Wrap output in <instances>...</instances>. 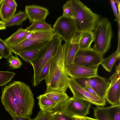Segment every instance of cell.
<instances>
[{
  "label": "cell",
  "mask_w": 120,
  "mask_h": 120,
  "mask_svg": "<svg viewBox=\"0 0 120 120\" xmlns=\"http://www.w3.org/2000/svg\"><path fill=\"white\" fill-rule=\"evenodd\" d=\"M68 42L59 45L54 51L48 73L45 79V92L57 90L66 92L70 78L67 72L65 60Z\"/></svg>",
  "instance_id": "cell-1"
},
{
  "label": "cell",
  "mask_w": 120,
  "mask_h": 120,
  "mask_svg": "<svg viewBox=\"0 0 120 120\" xmlns=\"http://www.w3.org/2000/svg\"><path fill=\"white\" fill-rule=\"evenodd\" d=\"M75 10L73 19L77 31L82 33L87 31L93 32L100 19V16L93 12L79 0H72Z\"/></svg>",
  "instance_id": "cell-2"
},
{
  "label": "cell",
  "mask_w": 120,
  "mask_h": 120,
  "mask_svg": "<svg viewBox=\"0 0 120 120\" xmlns=\"http://www.w3.org/2000/svg\"><path fill=\"white\" fill-rule=\"evenodd\" d=\"M62 40L60 37L54 34L52 39L41 49L34 60L30 63L34 70L32 83L34 87L38 86V78L43 68L55 50L61 44Z\"/></svg>",
  "instance_id": "cell-3"
},
{
  "label": "cell",
  "mask_w": 120,
  "mask_h": 120,
  "mask_svg": "<svg viewBox=\"0 0 120 120\" xmlns=\"http://www.w3.org/2000/svg\"><path fill=\"white\" fill-rule=\"evenodd\" d=\"M8 85L15 93L22 116L30 117L35 105L33 94L30 87L19 81H14L9 83Z\"/></svg>",
  "instance_id": "cell-4"
},
{
  "label": "cell",
  "mask_w": 120,
  "mask_h": 120,
  "mask_svg": "<svg viewBox=\"0 0 120 120\" xmlns=\"http://www.w3.org/2000/svg\"><path fill=\"white\" fill-rule=\"evenodd\" d=\"M93 33L94 44L93 48L103 55L110 46L113 36L111 22L106 18L100 19Z\"/></svg>",
  "instance_id": "cell-5"
},
{
  "label": "cell",
  "mask_w": 120,
  "mask_h": 120,
  "mask_svg": "<svg viewBox=\"0 0 120 120\" xmlns=\"http://www.w3.org/2000/svg\"><path fill=\"white\" fill-rule=\"evenodd\" d=\"M91 104L86 101L72 97L60 105L57 109L70 117L85 116L89 113Z\"/></svg>",
  "instance_id": "cell-6"
},
{
  "label": "cell",
  "mask_w": 120,
  "mask_h": 120,
  "mask_svg": "<svg viewBox=\"0 0 120 120\" xmlns=\"http://www.w3.org/2000/svg\"><path fill=\"white\" fill-rule=\"evenodd\" d=\"M52 29L54 34L60 37L65 42H69L78 32L74 19L63 15L57 19Z\"/></svg>",
  "instance_id": "cell-7"
},
{
  "label": "cell",
  "mask_w": 120,
  "mask_h": 120,
  "mask_svg": "<svg viewBox=\"0 0 120 120\" xmlns=\"http://www.w3.org/2000/svg\"><path fill=\"white\" fill-rule=\"evenodd\" d=\"M103 55L91 47L79 49L75 57L73 63L90 69H98L103 59Z\"/></svg>",
  "instance_id": "cell-8"
},
{
  "label": "cell",
  "mask_w": 120,
  "mask_h": 120,
  "mask_svg": "<svg viewBox=\"0 0 120 120\" xmlns=\"http://www.w3.org/2000/svg\"><path fill=\"white\" fill-rule=\"evenodd\" d=\"M73 79L83 88L86 86L90 87L98 97L105 99V94L110 83L108 79L98 75L87 78Z\"/></svg>",
  "instance_id": "cell-9"
},
{
  "label": "cell",
  "mask_w": 120,
  "mask_h": 120,
  "mask_svg": "<svg viewBox=\"0 0 120 120\" xmlns=\"http://www.w3.org/2000/svg\"><path fill=\"white\" fill-rule=\"evenodd\" d=\"M68 87L73 97L86 101L97 106H103L106 104L105 99L90 93L71 78L69 79Z\"/></svg>",
  "instance_id": "cell-10"
},
{
  "label": "cell",
  "mask_w": 120,
  "mask_h": 120,
  "mask_svg": "<svg viewBox=\"0 0 120 120\" xmlns=\"http://www.w3.org/2000/svg\"><path fill=\"white\" fill-rule=\"evenodd\" d=\"M120 63L117 66L115 73L110 76V81L105 98L112 105L120 104Z\"/></svg>",
  "instance_id": "cell-11"
},
{
  "label": "cell",
  "mask_w": 120,
  "mask_h": 120,
  "mask_svg": "<svg viewBox=\"0 0 120 120\" xmlns=\"http://www.w3.org/2000/svg\"><path fill=\"white\" fill-rule=\"evenodd\" d=\"M1 98L5 110L12 117L22 116L15 93L9 85L2 88Z\"/></svg>",
  "instance_id": "cell-12"
},
{
  "label": "cell",
  "mask_w": 120,
  "mask_h": 120,
  "mask_svg": "<svg viewBox=\"0 0 120 120\" xmlns=\"http://www.w3.org/2000/svg\"><path fill=\"white\" fill-rule=\"evenodd\" d=\"M94 116L98 120H120V104L94 109Z\"/></svg>",
  "instance_id": "cell-13"
},
{
  "label": "cell",
  "mask_w": 120,
  "mask_h": 120,
  "mask_svg": "<svg viewBox=\"0 0 120 120\" xmlns=\"http://www.w3.org/2000/svg\"><path fill=\"white\" fill-rule=\"evenodd\" d=\"M68 75L73 79L87 78L98 75V69H92L74 63L66 67Z\"/></svg>",
  "instance_id": "cell-14"
},
{
  "label": "cell",
  "mask_w": 120,
  "mask_h": 120,
  "mask_svg": "<svg viewBox=\"0 0 120 120\" xmlns=\"http://www.w3.org/2000/svg\"><path fill=\"white\" fill-rule=\"evenodd\" d=\"M49 41L33 39L25 40L9 47L12 52L17 55L21 52L42 48Z\"/></svg>",
  "instance_id": "cell-15"
},
{
  "label": "cell",
  "mask_w": 120,
  "mask_h": 120,
  "mask_svg": "<svg viewBox=\"0 0 120 120\" xmlns=\"http://www.w3.org/2000/svg\"><path fill=\"white\" fill-rule=\"evenodd\" d=\"M25 12L30 22L45 21L47 17L49 14L47 8L38 6H26Z\"/></svg>",
  "instance_id": "cell-16"
},
{
  "label": "cell",
  "mask_w": 120,
  "mask_h": 120,
  "mask_svg": "<svg viewBox=\"0 0 120 120\" xmlns=\"http://www.w3.org/2000/svg\"><path fill=\"white\" fill-rule=\"evenodd\" d=\"M81 33L76 35L68 42L65 60L66 67L74 62L75 56L79 49V41Z\"/></svg>",
  "instance_id": "cell-17"
},
{
  "label": "cell",
  "mask_w": 120,
  "mask_h": 120,
  "mask_svg": "<svg viewBox=\"0 0 120 120\" xmlns=\"http://www.w3.org/2000/svg\"><path fill=\"white\" fill-rule=\"evenodd\" d=\"M38 104L40 110L45 112H53L59 106L53 101L45 95L44 94L37 97Z\"/></svg>",
  "instance_id": "cell-18"
},
{
  "label": "cell",
  "mask_w": 120,
  "mask_h": 120,
  "mask_svg": "<svg viewBox=\"0 0 120 120\" xmlns=\"http://www.w3.org/2000/svg\"><path fill=\"white\" fill-rule=\"evenodd\" d=\"M31 32L19 28L10 36L4 40L9 46L17 44L22 41Z\"/></svg>",
  "instance_id": "cell-19"
},
{
  "label": "cell",
  "mask_w": 120,
  "mask_h": 120,
  "mask_svg": "<svg viewBox=\"0 0 120 120\" xmlns=\"http://www.w3.org/2000/svg\"><path fill=\"white\" fill-rule=\"evenodd\" d=\"M44 94L53 101L59 106L69 98L66 92L57 90L45 92Z\"/></svg>",
  "instance_id": "cell-20"
},
{
  "label": "cell",
  "mask_w": 120,
  "mask_h": 120,
  "mask_svg": "<svg viewBox=\"0 0 120 120\" xmlns=\"http://www.w3.org/2000/svg\"><path fill=\"white\" fill-rule=\"evenodd\" d=\"M94 40L93 32L87 31L81 33L79 41V49H83L91 47Z\"/></svg>",
  "instance_id": "cell-21"
},
{
  "label": "cell",
  "mask_w": 120,
  "mask_h": 120,
  "mask_svg": "<svg viewBox=\"0 0 120 120\" xmlns=\"http://www.w3.org/2000/svg\"><path fill=\"white\" fill-rule=\"evenodd\" d=\"M120 57V48H117L116 50L108 57L103 58L101 64L107 71L110 72L116 61Z\"/></svg>",
  "instance_id": "cell-22"
},
{
  "label": "cell",
  "mask_w": 120,
  "mask_h": 120,
  "mask_svg": "<svg viewBox=\"0 0 120 120\" xmlns=\"http://www.w3.org/2000/svg\"><path fill=\"white\" fill-rule=\"evenodd\" d=\"M25 29L30 32H48L52 31L51 25L45 21L33 22Z\"/></svg>",
  "instance_id": "cell-23"
},
{
  "label": "cell",
  "mask_w": 120,
  "mask_h": 120,
  "mask_svg": "<svg viewBox=\"0 0 120 120\" xmlns=\"http://www.w3.org/2000/svg\"><path fill=\"white\" fill-rule=\"evenodd\" d=\"M28 18L25 11H19L9 20L5 22L6 27L15 25H19Z\"/></svg>",
  "instance_id": "cell-24"
},
{
  "label": "cell",
  "mask_w": 120,
  "mask_h": 120,
  "mask_svg": "<svg viewBox=\"0 0 120 120\" xmlns=\"http://www.w3.org/2000/svg\"><path fill=\"white\" fill-rule=\"evenodd\" d=\"M54 35L52 31L48 32H31L23 40L33 39L49 41L52 39Z\"/></svg>",
  "instance_id": "cell-25"
},
{
  "label": "cell",
  "mask_w": 120,
  "mask_h": 120,
  "mask_svg": "<svg viewBox=\"0 0 120 120\" xmlns=\"http://www.w3.org/2000/svg\"><path fill=\"white\" fill-rule=\"evenodd\" d=\"M16 10L6 6L3 1L0 7V18L1 21L5 22L9 20L14 15Z\"/></svg>",
  "instance_id": "cell-26"
},
{
  "label": "cell",
  "mask_w": 120,
  "mask_h": 120,
  "mask_svg": "<svg viewBox=\"0 0 120 120\" xmlns=\"http://www.w3.org/2000/svg\"><path fill=\"white\" fill-rule=\"evenodd\" d=\"M42 47L21 52L18 53L17 55H19L25 61L30 64Z\"/></svg>",
  "instance_id": "cell-27"
},
{
  "label": "cell",
  "mask_w": 120,
  "mask_h": 120,
  "mask_svg": "<svg viewBox=\"0 0 120 120\" xmlns=\"http://www.w3.org/2000/svg\"><path fill=\"white\" fill-rule=\"evenodd\" d=\"M63 15L74 19L75 16V10L72 0L67 1L63 7Z\"/></svg>",
  "instance_id": "cell-28"
},
{
  "label": "cell",
  "mask_w": 120,
  "mask_h": 120,
  "mask_svg": "<svg viewBox=\"0 0 120 120\" xmlns=\"http://www.w3.org/2000/svg\"><path fill=\"white\" fill-rule=\"evenodd\" d=\"M15 74L12 72L0 71V86H4L10 82Z\"/></svg>",
  "instance_id": "cell-29"
},
{
  "label": "cell",
  "mask_w": 120,
  "mask_h": 120,
  "mask_svg": "<svg viewBox=\"0 0 120 120\" xmlns=\"http://www.w3.org/2000/svg\"><path fill=\"white\" fill-rule=\"evenodd\" d=\"M8 59L9 66L12 68H19L23 65L22 62L19 58L17 55L15 54V56L12 55Z\"/></svg>",
  "instance_id": "cell-30"
},
{
  "label": "cell",
  "mask_w": 120,
  "mask_h": 120,
  "mask_svg": "<svg viewBox=\"0 0 120 120\" xmlns=\"http://www.w3.org/2000/svg\"><path fill=\"white\" fill-rule=\"evenodd\" d=\"M0 52L3 55V58L8 59L12 55V52L9 46L4 40L0 38Z\"/></svg>",
  "instance_id": "cell-31"
},
{
  "label": "cell",
  "mask_w": 120,
  "mask_h": 120,
  "mask_svg": "<svg viewBox=\"0 0 120 120\" xmlns=\"http://www.w3.org/2000/svg\"><path fill=\"white\" fill-rule=\"evenodd\" d=\"M52 56L53 54L43 68L38 78L37 82L38 86L39 85L41 81L45 79L49 71L50 64Z\"/></svg>",
  "instance_id": "cell-32"
},
{
  "label": "cell",
  "mask_w": 120,
  "mask_h": 120,
  "mask_svg": "<svg viewBox=\"0 0 120 120\" xmlns=\"http://www.w3.org/2000/svg\"><path fill=\"white\" fill-rule=\"evenodd\" d=\"M51 120H75V119L73 117L64 115L60 110L57 109L52 113Z\"/></svg>",
  "instance_id": "cell-33"
},
{
  "label": "cell",
  "mask_w": 120,
  "mask_h": 120,
  "mask_svg": "<svg viewBox=\"0 0 120 120\" xmlns=\"http://www.w3.org/2000/svg\"><path fill=\"white\" fill-rule=\"evenodd\" d=\"M52 113L45 112L40 110L34 118V120H51Z\"/></svg>",
  "instance_id": "cell-34"
},
{
  "label": "cell",
  "mask_w": 120,
  "mask_h": 120,
  "mask_svg": "<svg viewBox=\"0 0 120 120\" xmlns=\"http://www.w3.org/2000/svg\"><path fill=\"white\" fill-rule=\"evenodd\" d=\"M110 1L112 8L116 18V20L118 22L120 21V14L118 12L117 6L114 0H111Z\"/></svg>",
  "instance_id": "cell-35"
},
{
  "label": "cell",
  "mask_w": 120,
  "mask_h": 120,
  "mask_svg": "<svg viewBox=\"0 0 120 120\" xmlns=\"http://www.w3.org/2000/svg\"><path fill=\"white\" fill-rule=\"evenodd\" d=\"M4 2L6 5L9 8L16 10L17 4L14 0H4Z\"/></svg>",
  "instance_id": "cell-36"
},
{
  "label": "cell",
  "mask_w": 120,
  "mask_h": 120,
  "mask_svg": "<svg viewBox=\"0 0 120 120\" xmlns=\"http://www.w3.org/2000/svg\"><path fill=\"white\" fill-rule=\"evenodd\" d=\"M12 118L13 120H34V119H31L30 117L22 116H16Z\"/></svg>",
  "instance_id": "cell-37"
},
{
  "label": "cell",
  "mask_w": 120,
  "mask_h": 120,
  "mask_svg": "<svg viewBox=\"0 0 120 120\" xmlns=\"http://www.w3.org/2000/svg\"><path fill=\"white\" fill-rule=\"evenodd\" d=\"M83 88L91 94L98 96L94 90L90 87L88 86H86Z\"/></svg>",
  "instance_id": "cell-38"
},
{
  "label": "cell",
  "mask_w": 120,
  "mask_h": 120,
  "mask_svg": "<svg viewBox=\"0 0 120 120\" xmlns=\"http://www.w3.org/2000/svg\"><path fill=\"white\" fill-rule=\"evenodd\" d=\"M75 120H90L89 117L85 116H75L73 117Z\"/></svg>",
  "instance_id": "cell-39"
},
{
  "label": "cell",
  "mask_w": 120,
  "mask_h": 120,
  "mask_svg": "<svg viewBox=\"0 0 120 120\" xmlns=\"http://www.w3.org/2000/svg\"><path fill=\"white\" fill-rule=\"evenodd\" d=\"M5 23L2 21H0V30H5L6 29Z\"/></svg>",
  "instance_id": "cell-40"
},
{
  "label": "cell",
  "mask_w": 120,
  "mask_h": 120,
  "mask_svg": "<svg viewBox=\"0 0 120 120\" xmlns=\"http://www.w3.org/2000/svg\"><path fill=\"white\" fill-rule=\"evenodd\" d=\"M90 120H98L95 119L91 117H89Z\"/></svg>",
  "instance_id": "cell-41"
},
{
  "label": "cell",
  "mask_w": 120,
  "mask_h": 120,
  "mask_svg": "<svg viewBox=\"0 0 120 120\" xmlns=\"http://www.w3.org/2000/svg\"><path fill=\"white\" fill-rule=\"evenodd\" d=\"M3 58V55L0 52V59Z\"/></svg>",
  "instance_id": "cell-42"
},
{
  "label": "cell",
  "mask_w": 120,
  "mask_h": 120,
  "mask_svg": "<svg viewBox=\"0 0 120 120\" xmlns=\"http://www.w3.org/2000/svg\"><path fill=\"white\" fill-rule=\"evenodd\" d=\"M3 1L4 0H0V5L1 4Z\"/></svg>",
  "instance_id": "cell-43"
},
{
  "label": "cell",
  "mask_w": 120,
  "mask_h": 120,
  "mask_svg": "<svg viewBox=\"0 0 120 120\" xmlns=\"http://www.w3.org/2000/svg\"></svg>",
  "instance_id": "cell-44"
}]
</instances>
